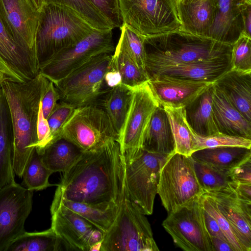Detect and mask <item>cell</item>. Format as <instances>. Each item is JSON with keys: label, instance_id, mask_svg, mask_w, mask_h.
Here are the masks:
<instances>
[{"label": "cell", "instance_id": "obj_1", "mask_svg": "<svg viewBox=\"0 0 251 251\" xmlns=\"http://www.w3.org/2000/svg\"><path fill=\"white\" fill-rule=\"evenodd\" d=\"M125 191V160L120 144L112 142L84 151L63 172L53 200H66L102 210L119 206Z\"/></svg>", "mask_w": 251, "mask_h": 251}, {"label": "cell", "instance_id": "obj_2", "mask_svg": "<svg viewBox=\"0 0 251 251\" xmlns=\"http://www.w3.org/2000/svg\"><path fill=\"white\" fill-rule=\"evenodd\" d=\"M50 80L39 73L19 82L5 78L1 83L10 109L14 131L13 166L22 177L25 164L38 142L37 122L44 94Z\"/></svg>", "mask_w": 251, "mask_h": 251}, {"label": "cell", "instance_id": "obj_3", "mask_svg": "<svg viewBox=\"0 0 251 251\" xmlns=\"http://www.w3.org/2000/svg\"><path fill=\"white\" fill-rule=\"evenodd\" d=\"M145 68L149 80L170 67L231 58L232 45L179 29L146 37Z\"/></svg>", "mask_w": 251, "mask_h": 251}, {"label": "cell", "instance_id": "obj_4", "mask_svg": "<svg viewBox=\"0 0 251 251\" xmlns=\"http://www.w3.org/2000/svg\"><path fill=\"white\" fill-rule=\"evenodd\" d=\"M95 29L71 8L45 3L40 11L35 47L40 67L60 50L74 45Z\"/></svg>", "mask_w": 251, "mask_h": 251}, {"label": "cell", "instance_id": "obj_5", "mask_svg": "<svg viewBox=\"0 0 251 251\" xmlns=\"http://www.w3.org/2000/svg\"><path fill=\"white\" fill-rule=\"evenodd\" d=\"M150 224L125 191L116 218L104 233L100 251H158Z\"/></svg>", "mask_w": 251, "mask_h": 251}, {"label": "cell", "instance_id": "obj_6", "mask_svg": "<svg viewBox=\"0 0 251 251\" xmlns=\"http://www.w3.org/2000/svg\"><path fill=\"white\" fill-rule=\"evenodd\" d=\"M125 188L129 199L145 215L153 212L161 169L169 156L143 148L125 153Z\"/></svg>", "mask_w": 251, "mask_h": 251}, {"label": "cell", "instance_id": "obj_7", "mask_svg": "<svg viewBox=\"0 0 251 251\" xmlns=\"http://www.w3.org/2000/svg\"><path fill=\"white\" fill-rule=\"evenodd\" d=\"M112 54L97 55L54 83L61 101L75 108L95 105L109 90L105 76L111 67Z\"/></svg>", "mask_w": 251, "mask_h": 251}, {"label": "cell", "instance_id": "obj_8", "mask_svg": "<svg viewBox=\"0 0 251 251\" xmlns=\"http://www.w3.org/2000/svg\"><path fill=\"white\" fill-rule=\"evenodd\" d=\"M203 193L191 156L176 152L169 156L160 171L157 192L168 213L199 199Z\"/></svg>", "mask_w": 251, "mask_h": 251}, {"label": "cell", "instance_id": "obj_9", "mask_svg": "<svg viewBox=\"0 0 251 251\" xmlns=\"http://www.w3.org/2000/svg\"><path fill=\"white\" fill-rule=\"evenodd\" d=\"M122 24L144 37L179 29L175 0H118Z\"/></svg>", "mask_w": 251, "mask_h": 251}, {"label": "cell", "instance_id": "obj_10", "mask_svg": "<svg viewBox=\"0 0 251 251\" xmlns=\"http://www.w3.org/2000/svg\"><path fill=\"white\" fill-rule=\"evenodd\" d=\"M60 137L83 151L95 150L119 140V134L107 114L96 105L76 108L62 127Z\"/></svg>", "mask_w": 251, "mask_h": 251}, {"label": "cell", "instance_id": "obj_11", "mask_svg": "<svg viewBox=\"0 0 251 251\" xmlns=\"http://www.w3.org/2000/svg\"><path fill=\"white\" fill-rule=\"evenodd\" d=\"M112 29H95L73 46L54 54L40 67L39 73L54 83L95 56L115 50Z\"/></svg>", "mask_w": 251, "mask_h": 251}, {"label": "cell", "instance_id": "obj_12", "mask_svg": "<svg viewBox=\"0 0 251 251\" xmlns=\"http://www.w3.org/2000/svg\"><path fill=\"white\" fill-rule=\"evenodd\" d=\"M201 197L168 213L162 223L175 244L185 251H213L204 223Z\"/></svg>", "mask_w": 251, "mask_h": 251}, {"label": "cell", "instance_id": "obj_13", "mask_svg": "<svg viewBox=\"0 0 251 251\" xmlns=\"http://www.w3.org/2000/svg\"><path fill=\"white\" fill-rule=\"evenodd\" d=\"M132 89V97L119 134L121 151L132 152L142 149L143 142L156 108L159 105L148 81Z\"/></svg>", "mask_w": 251, "mask_h": 251}, {"label": "cell", "instance_id": "obj_14", "mask_svg": "<svg viewBox=\"0 0 251 251\" xmlns=\"http://www.w3.org/2000/svg\"><path fill=\"white\" fill-rule=\"evenodd\" d=\"M33 191L15 182L0 188V251L25 232L32 207Z\"/></svg>", "mask_w": 251, "mask_h": 251}, {"label": "cell", "instance_id": "obj_15", "mask_svg": "<svg viewBox=\"0 0 251 251\" xmlns=\"http://www.w3.org/2000/svg\"><path fill=\"white\" fill-rule=\"evenodd\" d=\"M0 64L7 78L16 81H29L39 73L36 53L17 40L0 3Z\"/></svg>", "mask_w": 251, "mask_h": 251}, {"label": "cell", "instance_id": "obj_16", "mask_svg": "<svg viewBox=\"0 0 251 251\" xmlns=\"http://www.w3.org/2000/svg\"><path fill=\"white\" fill-rule=\"evenodd\" d=\"M51 228L67 250L90 251V241L97 228L73 211L60 205L50 206Z\"/></svg>", "mask_w": 251, "mask_h": 251}, {"label": "cell", "instance_id": "obj_17", "mask_svg": "<svg viewBox=\"0 0 251 251\" xmlns=\"http://www.w3.org/2000/svg\"><path fill=\"white\" fill-rule=\"evenodd\" d=\"M159 105L185 107L213 83L181 79L160 75L148 81Z\"/></svg>", "mask_w": 251, "mask_h": 251}, {"label": "cell", "instance_id": "obj_18", "mask_svg": "<svg viewBox=\"0 0 251 251\" xmlns=\"http://www.w3.org/2000/svg\"><path fill=\"white\" fill-rule=\"evenodd\" d=\"M216 201L244 251H251V202L240 199L232 189L204 193Z\"/></svg>", "mask_w": 251, "mask_h": 251}, {"label": "cell", "instance_id": "obj_19", "mask_svg": "<svg viewBox=\"0 0 251 251\" xmlns=\"http://www.w3.org/2000/svg\"><path fill=\"white\" fill-rule=\"evenodd\" d=\"M0 3L17 40L36 53L35 37L40 12L33 9L29 0H0Z\"/></svg>", "mask_w": 251, "mask_h": 251}, {"label": "cell", "instance_id": "obj_20", "mask_svg": "<svg viewBox=\"0 0 251 251\" xmlns=\"http://www.w3.org/2000/svg\"><path fill=\"white\" fill-rule=\"evenodd\" d=\"M249 0H217L215 19L207 37L232 45L244 33L242 10Z\"/></svg>", "mask_w": 251, "mask_h": 251}, {"label": "cell", "instance_id": "obj_21", "mask_svg": "<svg viewBox=\"0 0 251 251\" xmlns=\"http://www.w3.org/2000/svg\"><path fill=\"white\" fill-rule=\"evenodd\" d=\"M180 30L207 36L214 22L217 0H175Z\"/></svg>", "mask_w": 251, "mask_h": 251}, {"label": "cell", "instance_id": "obj_22", "mask_svg": "<svg viewBox=\"0 0 251 251\" xmlns=\"http://www.w3.org/2000/svg\"><path fill=\"white\" fill-rule=\"evenodd\" d=\"M213 84L251 122V72L230 70Z\"/></svg>", "mask_w": 251, "mask_h": 251}, {"label": "cell", "instance_id": "obj_23", "mask_svg": "<svg viewBox=\"0 0 251 251\" xmlns=\"http://www.w3.org/2000/svg\"><path fill=\"white\" fill-rule=\"evenodd\" d=\"M212 110L219 132L251 140V122L213 85Z\"/></svg>", "mask_w": 251, "mask_h": 251}, {"label": "cell", "instance_id": "obj_24", "mask_svg": "<svg viewBox=\"0 0 251 251\" xmlns=\"http://www.w3.org/2000/svg\"><path fill=\"white\" fill-rule=\"evenodd\" d=\"M13 150L14 131L11 113L0 84V188L16 182Z\"/></svg>", "mask_w": 251, "mask_h": 251}, {"label": "cell", "instance_id": "obj_25", "mask_svg": "<svg viewBox=\"0 0 251 251\" xmlns=\"http://www.w3.org/2000/svg\"><path fill=\"white\" fill-rule=\"evenodd\" d=\"M230 61L231 58H226L176 65L162 71L152 79L160 75H166L181 79L213 83L231 70Z\"/></svg>", "mask_w": 251, "mask_h": 251}, {"label": "cell", "instance_id": "obj_26", "mask_svg": "<svg viewBox=\"0 0 251 251\" xmlns=\"http://www.w3.org/2000/svg\"><path fill=\"white\" fill-rule=\"evenodd\" d=\"M142 148L148 151L170 155L175 144L167 114L162 105L155 109L145 135Z\"/></svg>", "mask_w": 251, "mask_h": 251}, {"label": "cell", "instance_id": "obj_27", "mask_svg": "<svg viewBox=\"0 0 251 251\" xmlns=\"http://www.w3.org/2000/svg\"><path fill=\"white\" fill-rule=\"evenodd\" d=\"M211 85L195 100L184 107L186 121L197 134L207 136L219 132L213 116Z\"/></svg>", "mask_w": 251, "mask_h": 251}, {"label": "cell", "instance_id": "obj_28", "mask_svg": "<svg viewBox=\"0 0 251 251\" xmlns=\"http://www.w3.org/2000/svg\"><path fill=\"white\" fill-rule=\"evenodd\" d=\"M83 152L72 142L60 137L50 142L38 153L44 165L53 173L68 170Z\"/></svg>", "mask_w": 251, "mask_h": 251}, {"label": "cell", "instance_id": "obj_29", "mask_svg": "<svg viewBox=\"0 0 251 251\" xmlns=\"http://www.w3.org/2000/svg\"><path fill=\"white\" fill-rule=\"evenodd\" d=\"M191 156L194 160L228 171L251 158V150L241 147H219L199 150Z\"/></svg>", "mask_w": 251, "mask_h": 251}, {"label": "cell", "instance_id": "obj_30", "mask_svg": "<svg viewBox=\"0 0 251 251\" xmlns=\"http://www.w3.org/2000/svg\"><path fill=\"white\" fill-rule=\"evenodd\" d=\"M112 64L121 77V83L133 88L149 81L147 73L137 65L120 36L112 54Z\"/></svg>", "mask_w": 251, "mask_h": 251}, {"label": "cell", "instance_id": "obj_31", "mask_svg": "<svg viewBox=\"0 0 251 251\" xmlns=\"http://www.w3.org/2000/svg\"><path fill=\"white\" fill-rule=\"evenodd\" d=\"M132 97V89L121 83L110 89L102 97L103 110L118 134L128 112Z\"/></svg>", "mask_w": 251, "mask_h": 251}, {"label": "cell", "instance_id": "obj_32", "mask_svg": "<svg viewBox=\"0 0 251 251\" xmlns=\"http://www.w3.org/2000/svg\"><path fill=\"white\" fill-rule=\"evenodd\" d=\"M62 246L61 240L50 227L42 231L24 232L5 251H57Z\"/></svg>", "mask_w": 251, "mask_h": 251}, {"label": "cell", "instance_id": "obj_33", "mask_svg": "<svg viewBox=\"0 0 251 251\" xmlns=\"http://www.w3.org/2000/svg\"><path fill=\"white\" fill-rule=\"evenodd\" d=\"M60 204L79 215L104 233L111 226L118 213L119 206L102 210L92 206L61 199L53 200L51 205Z\"/></svg>", "mask_w": 251, "mask_h": 251}, {"label": "cell", "instance_id": "obj_34", "mask_svg": "<svg viewBox=\"0 0 251 251\" xmlns=\"http://www.w3.org/2000/svg\"><path fill=\"white\" fill-rule=\"evenodd\" d=\"M167 114L175 144V152L186 156L192 153L190 128L186 122L184 107L164 106Z\"/></svg>", "mask_w": 251, "mask_h": 251}, {"label": "cell", "instance_id": "obj_35", "mask_svg": "<svg viewBox=\"0 0 251 251\" xmlns=\"http://www.w3.org/2000/svg\"><path fill=\"white\" fill-rule=\"evenodd\" d=\"M193 162L196 175L204 193L226 189L234 190L236 182L230 178L229 171L221 170L194 159Z\"/></svg>", "mask_w": 251, "mask_h": 251}, {"label": "cell", "instance_id": "obj_36", "mask_svg": "<svg viewBox=\"0 0 251 251\" xmlns=\"http://www.w3.org/2000/svg\"><path fill=\"white\" fill-rule=\"evenodd\" d=\"M52 173L43 163L35 148L24 168L22 176L25 187L30 191H39L51 185L49 181Z\"/></svg>", "mask_w": 251, "mask_h": 251}, {"label": "cell", "instance_id": "obj_37", "mask_svg": "<svg viewBox=\"0 0 251 251\" xmlns=\"http://www.w3.org/2000/svg\"><path fill=\"white\" fill-rule=\"evenodd\" d=\"M68 6L78 13L93 28L99 30L114 29V24L103 15L89 0H45Z\"/></svg>", "mask_w": 251, "mask_h": 251}, {"label": "cell", "instance_id": "obj_38", "mask_svg": "<svg viewBox=\"0 0 251 251\" xmlns=\"http://www.w3.org/2000/svg\"><path fill=\"white\" fill-rule=\"evenodd\" d=\"M189 128L191 134L193 152L203 149L225 146L251 148V140L249 139L228 135L220 132L207 136H202L197 134L190 127Z\"/></svg>", "mask_w": 251, "mask_h": 251}, {"label": "cell", "instance_id": "obj_39", "mask_svg": "<svg viewBox=\"0 0 251 251\" xmlns=\"http://www.w3.org/2000/svg\"><path fill=\"white\" fill-rule=\"evenodd\" d=\"M203 208L216 220L226 238L235 251H244L236 238L232 228L224 215L219 210L215 200L210 196L203 194L201 197Z\"/></svg>", "mask_w": 251, "mask_h": 251}, {"label": "cell", "instance_id": "obj_40", "mask_svg": "<svg viewBox=\"0 0 251 251\" xmlns=\"http://www.w3.org/2000/svg\"><path fill=\"white\" fill-rule=\"evenodd\" d=\"M231 70L251 72V38L242 34L232 45Z\"/></svg>", "mask_w": 251, "mask_h": 251}, {"label": "cell", "instance_id": "obj_41", "mask_svg": "<svg viewBox=\"0 0 251 251\" xmlns=\"http://www.w3.org/2000/svg\"><path fill=\"white\" fill-rule=\"evenodd\" d=\"M122 37L130 53L137 65L146 71V51L144 46L145 37L140 35L125 24L120 27Z\"/></svg>", "mask_w": 251, "mask_h": 251}, {"label": "cell", "instance_id": "obj_42", "mask_svg": "<svg viewBox=\"0 0 251 251\" xmlns=\"http://www.w3.org/2000/svg\"><path fill=\"white\" fill-rule=\"evenodd\" d=\"M75 109L73 106L65 102L60 100L57 102L47 119L52 138L51 141L60 137L62 127Z\"/></svg>", "mask_w": 251, "mask_h": 251}, {"label": "cell", "instance_id": "obj_43", "mask_svg": "<svg viewBox=\"0 0 251 251\" xmlns=\"http://www.w3.org/2000/svg\"><path fill=\"white\" fill-rule=\"evenodd\" d=\"M103 15L109 19L115 27H120L122 21L118 0H89Z\"/></svg>", "mask_w": 251, "mask_h": 251}, {"label": "cell", "instance_id": "obj_44", "mask_svg": "<svg viewBox=\"0 0 251 251\" xmlns=\"http://www.w3.org/2000/svg\"><path fill=\"white\" fill-rule=\"evenodd\" d=\"M60 99V95L54 83L50 80L41 101L42 112L45 119L47 120Z\"/></svg>", "mask_w": 251, "mask_h": 251}, {"label": "cell", "instance_id": "obj_45", "mask_svg": "<svg viewBox=\"0 0 251 251\" xmlns=\"http://www.w3.org/2000/svg\"><path fill=\"white\" fill-rule=\"evenodd\" d=\"M228 174L235 182L251 184V158L230 170Z\"/></svg>", "mask_w": 251, "mask_h": 251}, {"label": "cell", "instance_id": "obj_46", "mask_svg": "<svg viewBox=\"0 0 251 251\" xmlns=\"http://www.w3.org/2000/svg\"><path fill=\"white\" fill-rule=\"evenodd\" d=\"M203 217L205 228L210 237H215L228 241L215 219L203 208Z\"/></svg>", "mask_w": 251, "mask_h": 251}, {"label": "cell", "instance_id": "obj_47", "mask_svg": "<svg viewBox=\"0 0 251 251\" xmlns=\"http://www.w3.org/2000/svg\"><path fill=\"white\" fill-rule=\"evenodd\" d=\"M243 21V34L251 38V0H249L244 4L242 10Z\"/></svg>", "mask_w": 251, "mask_h": 251}, {"label": "cell", "instance_id": "obj_48", "mask_svg": "<svg viewBox=\"0 0 251 251\" xmlns=\"http://www.w3.org/2000/svg\"><path fill=\"white\" fill-rule=\"evenodd\" d=\"M104 80L105 84L109 90L121 83V75L112 63L110 69L105 75Z\"/></svg>", "mask_w": 251, "mask_h": 251}, {"label": "cell", "instance_id": "obj_49", "mask_svg": "<svg viewBox=\"0 0 251 251\" xmlns=\"http://www.w3.org/2000/svg\"><path fill=\"white\" fill-rule=\"evenodd\" d=\"M233 191L240 199L251 202V184L236 183Z\"/></svg>", "mask_w": 251, "mask_h": 251}, {"label": "cell", "instance_id": "obj_50", "mask_svg": "<svg viewBox=\"0 0 251 251\" xmlns=\"http://www.w3.org/2000/svg\"><path fill=\"white\" fill-rule=\"evenodd\" d=\"M213 251H235L226 240L215 237H210Z\"/></svg>", "mask_w": 251, "mask_h": 251}, {"label": "cell", "instance_id": "obj_51", "mask_svg": "<svg viewBox=\"0 0 251 251\" xmlns=\"http://www.w3.org/2000/svg\"><path fill=\"white\" fill-rule=\"evenodd\" d=\"M29 1L33 9L39 12L45 4V0H29Z\"/></svg>", "mask_w": 251, "mask_h": 251}, {"label": "cell", "instance_id": "obj_52", "mask_svg": "<svg viewBox=\"0 0 251 251\" xmlns=\"http://www.w3.org/2000/svg\"><path fill=\"white\" fill-rule=\"evenodd\" d=\"M6 78L5 74L0 72V84Z\"/></svg>", "mask_w": 251, "mask_h": 251}, {"label": "cell", "instance_id": "obj_53", "mask_svg": "<svg viewBox=\"0 0 251 251\" xmlns=\"http://www.w3.org/2000/svg\"><path fill=\"white\" fill-rule=\"evenodd\" d=\"M0 72L4 73L5 74V72H4V70L3 69L2 67H1V66L0 65Z\"/></svg>", "mask_w": 251, "mask_h": 251}, {"label": "cell", "instance_id": "obj_54", "mask_svg": "<svg viewBox=\"0 0 251 251\" xmlns=\"http://www.w3.org/2000/svg\"><path fill=\"white\" fill-rule=\"evenodd\" d=\"M181 1L190 0H180Z\"/></svg>", "mask_w": 251, "mask_h": 251}]
</instances>
